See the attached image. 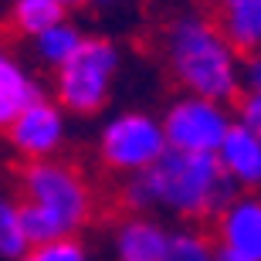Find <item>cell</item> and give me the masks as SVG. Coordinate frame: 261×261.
<instances>
[{"instance_id":"cell-9","label":"cell","mask_w":261,"mask_h":261,"mask_svg":"<svg viewBox=\"0 0 261 261\" xmlns=\"http://www.w3.org/2000/svg\"><path fill=\"white\" fill-rule=\"evenodd\" d=\"M224 248L261 261V200H234L221 217Z\"/></svg>"},{"instance_id":"cell-2","label":"cell","mask_w":261,"mask_h":261,"mask_svg":"<svg viewBox=\"0 0 261 261\" xmlns=\"http://www.w3.org/2000/svg\"><path fill=\"white\" fill-rule=\"evenodd\" d=\"M166 65L180 88L190 95L231 102L241 88V51L234 48L221 24L203 14H184L166 28Z\"/></svg>"},{"instance_id":"cell-14","label":"cell","mask_w":261,"mask_h":261,"mask_svg":"<svg viewBox=\"0 0 261 261\" xmlns=\"http://www.w3.org/2000/svg\"><path fill=\"white\" fill-rule=\"evenodd\" d=\"M85 34H82V28L78 24H71V20H61L58 28H51L48 34H41L38 41H34V55H38L41 65L55 68V71H61V68L68 65V61L75 58L78 51L85 48Z\"/></svg>"},{"instance_id":"cell-12","label":"cell","mask_w":261,"mask_h":261,"mask_svg":"<svg viewBox=\"0 0 261 261\" xmlns=\"http://www.w3.org/2000/svg\"><path fill=\"white\" fill-rule=\"evenodd\" d=\"M173 238L149 221H129L119 227L116 238V258L119 261H166Z\"/></svg>"},{"instance_id":"cell-8","label":"cell","mask_w":261,"mask_h":261,"mask_svg":"<svg viewBox=\"0 0 261 261\" xmlns=\"http://www.w3.org/2000/svg\"><path fill=\"white\" fill-rule=\"evenodd\" d=\"M217 24L241 55L261 51V0H214Z\"/></svg>"},{"instance_id":"cell-6","label":"cell","mask_w":261,"mask_h":261,"mask_svg":"<svg viewBox=\"0 0 261 261\" xmlns=\"http://www.w3.org/2000/svg\"><path fill=\"white\" fill-rule=\"evenodd\" d=\"M231 112L224 109V102L200 95H184L166 109L163 129L173 149H187V153H217L231 133Z\"/></svg>"},{"instance_id":"cell-16","label":"cell","mask_w":261,"mask_h":261,"mask_svg":"<svg viewBox=\"0 0 261 261\" xmlns=\"http://www.w3.org/2000/svg\"><path fill=\"white\" fill-rule=\"evenodd\" d=\"M166 261H217V254H211L207 241L197 238V234H176Z\"/></svg>"},{"instance_id":"cell-22","label":"cell","mask_w":261,"mask_h":261,"mask_svg":"<svg viewBox=\"0 0 261 261\" xmlns=\"http://www.w3.org/2000/svg\"><path fill=\"white\" fill-rule=\"evenodd\" d=\"M92 4H95V7H102V10H109V7H116L119 0H92Z\"/></svg>"},{"instance_id":"cell-4","label":"cell","mask_w":261,"mask_h":261,"mask_svg":"<svg viewBox=\"0 0 261 261\" xmlns=\"http://www.w3.org/2000/svg\"><path fill=\"white\" fill-rule=\"evenodd\" d=\"M170 149L163 119L156 122L146 112H119L106 122L98 136V153L112 170L122 173H143Z\"/></svg>"},{"instance_id":"cell-13","label":"cell","mask_w":261,"mask_h":261,"mask_svg":"<svg viewBox=\"0 0 261 261\" xmlns=\"http://www.w3.org/2000/svg\"><path fill=\"white\" fill-rule=\"evenodd\" d=\"M61 20H68V7H61L58 0H10V28L20 38L38 41Z\"/></svg>"},{"instance_id":"cell-11","label":"cell","mask_w":261,"mask_h":261,"mask_svg":"<svg viewBox=\"0 0 261 261\" xmlns=\"http://www.w3.org/2000/svg\"><path fill=\"white\" fill-rule=\"evenodd\" d=\"M41 98L44 95H41V85L34 82V75L17 58L4 55V61H0V119H4V126H10L24 109H31Z\"/></svg>"},{"instance_id":"cell-18","label":"cell","mask_w":261,"mask_h":261,"mask_svg":"<svg viewBox=\"0 0 261 261\" xmlns=\"http://www.w3.org/2000/svg\"><path fill=\"white\" fill-rule=\"evenodd\" d=\"M238 122L261 136V95L244 92V95L238 98Z\"/></svg>"},{"instance_id":"cell-21","label":"cell","mask_w":261,"mask_h":261,"mask_svg":"<svg viewBox=\"0 0 261 261\" xmlns=\"http://www.w3.org/2000/svg\"><path fill=\"white\" fill-rule=\"evenodd\" d=\"M61 7H68V10H75V7H85V4H92V0H58Z\"/></svg>"},{"instance_id":"cell-7","label":"cell","mask_w":261,"mask_h":261,"mask_svg":"<svg viewBox=\"0 0 261 261\" xmlns=\"http://www.w3.org/2000/svg\"><path fill=\"white\" fill-rule=\"evenodd\" d=\"M7 136H10V146L20 156L48 160L65 143V112H61V102H48V98L34 102V106L24 109L7 126Z\"/></svg>"},{"instance_id":"cell-3","label":"cell","mask_w":261,"mask_h":261,"mask_svg":"<svg viewBox=\"0 0 261 261\" xmlns=\"http://www.w3.org/2000/svg\"><path fill=\"white\" fill-rule=\"evenodd\" d=\"M119 71V48L109 38H88L85 48L55 71V92L61 109L75 116H92L106 106Z\"/></svg>"},{"instance_id":"cell-5","label":"cell","mask_w":261,"mask_h":261,"mask_svg":"<svg viewBox=\"0 0 261 261\" xmlns=\"http://www.w3.org/2000/svg\"><path fill=\"white\" fill-rule=\"evenodd\" d=\"M20 190L28 203H41L65 224V231H78L88 221V190L82 176L65 163L55 160H34L20 170Z\"/></svg>"},{"instance_id":"cell-17","label":"cell","mask_w":261,"mask_h":261,"mask_svg":"<svg viewBox=\"0 0 261 261\" xmlns=\"http://www.w3.org/2000/svg\"><path fill=\"white\" fill-rule=\"evenodd\" d=\"M24 261H88V258L82 251V244L61 238V241H51V244H38Z\"/></svg>"},{"instance_id":"cell-15","label":"cell","mask_w":261,"mask_h":261,"mask_svg":"<svg viewBox=\"0 0 261 261\" xmlns=\"http://www.w3.org/2000/svg\"><path fill=\"white\" fill-rule=\"evenodd\" d=\"M28 244L31 238L20 224V207L4 200V207H0V254L4 258H28Z\"/></svg>"},{"instance_id":"cell-20","label":"cell","mask_w":261,"mask_h":261,"mask_svg":"<svg viewBox=\"0 0 261 261\" xmlns=\"http://www.w3.org/2000/svg\"><path fill=\"white\" fill-rule=\"evenodd\" d=\"M217 261H251V258H244V254L231 251V248H221V251H217Z\"/></svg>"},{"instance_id":"cell-1","label":"cell","mask_w":261,"mask_h":261,"mask_svg":"<svg viewBox=\"0 0 261 261\" xmlns=\"http://www.w3.org/2000/svg\"><path fill=\"white\" fill-rule=\"evenodd\" d=\"M238 180L227 176L217 153H187V149H166L149 170L136 173L126 184L129 207H153L163 203L187 217L227 211L238 197Z\"/></svg>"},{"instance_id":"cell-10","label":"cell","mask_w":261,"mask_h":261,"mask_svg":"<svg viewBox=\"0 0 261 261\" xmlns=\"http://www.w3.org/2000/svg\"><path fill=\"white\" fill-rule=\"evenodd\" d=\"M217 156H221L227 176H234L238 184H248V187L261 184V136L251 133L248 126L234 122L224 146L217 149Z\"/></svg>"},{"instance_id":"cell-19","label":"cell","mask_w":261,"mask_h":261,"mask_svg":"<svg viewBox=\"0 0 261 261\" xmlns=\"http://www.w3.org/2000/svg\"><path fill=\"white\" fill-rule=\"evenodd\" d=\"M241 88L251 92V95H261V51L244 55V61H241Z\"/></svg>"}]
</instances>
